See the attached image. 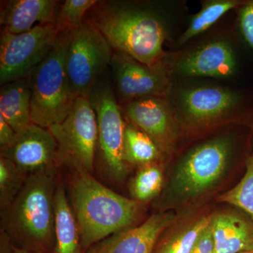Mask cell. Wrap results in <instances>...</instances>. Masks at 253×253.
Masks as SVG:
<instances>
[{
	"instance_id": "cell-1",
	"label": "cell",
	"mask_w": 253,
	"mask_h": 253,
	"mask_svg": "<svg viewBox=\"0 0 253 253\" xmlns=\"http://www.w3.org/2000/svg\"><path fill=\"white\" fill-rule=\"evenodd\" d=\"M86 18L115 52L128 55L151 67L164 65L168 31L162 16L138 3L98 1Z\"/></svg>"
},
{
	"instance_id": "cell-2",
	"label": "cell",
	"mask_w": 253,
	"mask_h": 253,
	"mask_svg": "<svg viewBox=\"0 0 253 253\" xmlns=\"http://www.w3.org/2000/svg\"><path fill=\"white\" fill-rule=\"evenodd\" d=\"M68 191L83 253L101 240L134 226L142 213L143 204L114 192L85 171L72 169Z\"/></svg>"
},
{
	"instance_id": "cell-3",
	"label": "cell",
	"mask_w": 253,
	"mask_h": 253,
	"mask_svg": "<svg viewBox=\"0 0 253 253\" xmlns=\"http://www.w3.org/2000/svg\"><path fill=\"white\" fill-rule=\"evenodd\" d=\"M55 173L28 176L12 204L1 211V230L16 247L53 253L55 244Z\"/></svg>"
},
{
	"instance_id": "cell-4",
	"label": "cell",
	"mask_w": 253,
	"mask_h": 253,
	"mask_svg": "<svg viewBox=\"0 0 253 253\" xmlns=\"http://www.w3.org/2000/svg\"><path fill=\"white\" fill-rule=\"evenodd\" d=\"M168 99L181 131L245 121L252 106L241 91L212 84L178 85L173 81Z\"/></svg>"
},
{
	"instance_id": "cell-5",
	"label": "cell",
	"mask_w": 253,
	"mask_h": 253,
	"mask_svg": "<svg viewBox=\"0 0 253 253\" xmlns=\"http://www.w3.org/2000/svg\"><path fill=\"white\" fill-rule=\"evenodd\" d=\"M236 148L237 141L231 132L221 133L191 146L176 165L169 191L186 200L212 189L227 171Z\"/></svg>"
},
{
	"instance_id": "cell-6",
	"label": "cell",
	"mask_w": 253,
	"mask_h": 253,
	"mask_svg": "<svg viewBox=\"0 0 253 253\" xmlns=\"http://www.w3.org/2000/svg\"><path fill=\"white\" fill-rule=\"evenodd\" d=\"M70 33H60L54 48L29 76L32 121L42 127L49 128L64 121L76 99L66 68Z\"/></svg>"
},
{
	"instance_id": "cell-7",
	"label": "cell",
	"mask_w": 253,
	"mask_h": 253,
	"mask_svg": "<svg viewBox=\"0 0 253 253\" xmlns=\"http://www.w3.org/2000/svg\"><path fill=\"white\" fill-rule=\"evenodd\" d=\"M114 51L109 43L86 18L70 33L66 55V73L76 98H89L98 81L111 66Z\"/></svg>"
},
{
	"instance_id": "cell-8",
	"label": "cell",
	"mask_w": 253,
	"mask_h": 253,
	"mask_svg": "<svg viewBox=\"0 0 253 253\" xmlns=\"http://www.w3.org/2000/svg\"><path fill=\"white\" fill-rule=\"evenodd\" d=\"M48 129L57 143L60 166L91 174L97 153L98 126L89 98H76L66 119Z\"/></svg>"
},
{
	"instance_id": "cell-9",
	"label": "cell",
	"mask_w": 253,
	"mask_h": 253,
	"mask_svg": "<svg viewBox=\"0 0 253 253\" xmlns=\"http://www.w3.org/2000/svg\"><path fill=\"white\" fill-rule=\"evenodd\" d=\"M102 77L89 96L97 119V152L106 175L113 181H122L129 168L123 157L126 120L112 86Z\"/></svg>"
},
{
	"instance_id": "cell-10",
	"label": "cell",
	"mask_w": 253,
	"mask_h": 253,
	"mask_svg": "<svg viewBox=\"0 0 253 253\" xmlns=\"http://www.w3.org/2000/svg\"><path fill=\"white\" fill-rule=\"evenodd\" d=\"M60 34L55 24L37 25L21 34L1 32L0 84L29 77L49 55Z\"/></svg>"
},
{
	"instance_id": "cell-11",
	"label": "cell",
	"mask_w": 253,
	"mask_h": 253,
	"mask_svg": "<svg viewBox=\"0 0 253 253\" xmlns=\"http://www.w3.org/2000/svg\"><path fill=\"white\" fill-rule=\"evenodd\" d=\"M169 76L174 78H211L227 79L237 71V57L228 40L214 38L165 61Z\"/></svg>"
},
{
	"instance_id": "cell-12",
	"label": "cell",
	"mask_w": 253,
	"mask_h": 253,
	"mask_svg": "<svg viewBox=\"0 0 253 253\" xmlns=\"http://www.w3.org/2000/svg\"><path fill=\"white\" fill-rule=\"evenodd\" d=\"M111 66L120 105L145 98H168L170 93L173 81L165 63L151 67L114 51Z\"/></svg>"
},
{
	"instance_id": "cell-13",
	"label": "cell",
	"mask_w": 253,
	"mask_h": 253,
	"mask_svg": "<svg viewBox=\"0 0 253 253\" xmlns=\"http://www.w3.org/2000/svg\"><path fill=\"white\" fill-rule=\"evenodd\" d=\"M0 156L14 163L23 175L56 172L59 167L57 143L48 128L32 123L16 132L9 145L0 149Z\"/></svg>"
},
{
	"instance_id": "cell-14",
	"label": "cell",
	"mask_w": 253,
	"mask_h": 253,
	"mask_svg": "<svg viewBox=\"0 0 253 253\" xmlns=\"http://www.w3.org/2000/svg\"><path fill=\"white\" fill-rule=\"evenodd\" d=\"M126 121L148 134L163 157L174 151L181 129L168 98L150 97L120 105Z\"/></svg>"
},
{
	"instance_id": "cell-15",
	"label": "cell",
	"mask_w": 253,
	"mask_h": 253,
	"mask_svg": "<svg viewBox=\"0 0 253 253\" xmlns=\"http://www.w3.org/2000/svg\"><path fill=\"white\" fill-rule=\"evenodd\" d=\"M175 219L172 212L152 214L144 222L118 231L91 246L85 253H153L161 234Z\"/></svg>"
},
{
	"instance_id": "cell-16",
	"label": "cell",
	"mask_w": 253,
	"mask_h": 253,
	"mask_svg": "<svg viewBox=\"0 0 253 253\" xmlns=\"http://www.w3.org/2000/svg\"><path fill=\"white\" fill-rule=\"evenodd\" d=\"M54 0H10L1 4L0 23L11 34L31 31L35 24H55L60 7Z\"/></svg>"
},
{
	"instance_id": "cell-17",
	"label": "cell",
	"mask_w": 253,
	"mask_h": 253,
	"mask_svg": "<svg viewBox=\"0 0 253 253\" xmlns=\"http://www.w3.org/2000/svg\"><path fill=\"white\" fill-rule=\"evenodd\" d=\"M214 253H241L253 250V221L239 214L221 212L211 217Z\"/></svg>"
},
{
	"instance_id": "cell-18",
	"label": "cell",
	"mask_w": 253,
	"mask_h": 253,
	"mask_svg": "<svg viewBox=\"0 0 253 253\" xmlns=\"http://www.w3.org/2000/svg\"><path fill=\"white\" fill-rule=\"evenodd\" d=\"M0 115L16 132L33 123L29 77L11 82L1 86Z\"/></svg>"
},
{
	"instance_id": "cell-19",
	"label": "cell",
	"mask_w": 253,
	"mask_h": 253,
	"mask_svg": "<svg viewBox=\"0 0 253 253\" xmlns=\"http://www.w3.org/2000/svg\"><path fill=\"white\" fill-rule=\"evenodd\" d=\"M55 244L53 253H83L77 221L62 181H57L54 196Z\"/></svg>"
},
{
	"instance_id": "cell-20",
	"label": "cell",
	"mask_w": 253,
	"mask_h": 253,
	"mask_svg": "<svg viewBox=\"0 0 253 253\" xmlns=\"http://www.w3.org/2000/svg\"><path fill=\"white\" fill-rule=\"evenodd\" d=\"M248 0H207L201 2V9L193 15L185 31L176 41V46L180 47L202 34L219 21L226 13L238 9L247 2Z\"/></svg>"
},
{
	"instance_id": "cell-21",
	"label": "cell",
	"mask_w": 253,
	"mask_h": 253,
	"mask_svg": "<svg viewBox=\"0 0 253 253\" xmlns=\"http://www.w3.org/2000/svg\"><path fill=\"white\" fill-rule=\"evenodd\" d=\"M123 157L128 166H135L138 168L160 163L164 158L155 141L144 131L126 120Z\"/></svg>"
},
{
	"instance_id": "cell-22",
	"label": "cell",
	"mask_w": 253,
	"mask_h": 253,
	"mask_svg": "<svg viewBox=\"0 0 253 253\" xmlns=\"http://www.w3.org/2000/svg\"><path fill=\"white\" fill-rule=\"evenodd\" d=\"M211 217L196 218L178 226L158 241L153 253H191L196 240L211 223Z\"/></svg>"
},
{
	"instance_id": "cell-23",
	"label": "cell",
	"mask_w": 253,
	"mask_h": 253,
	"mask_svg": "<svg viewBox=\"0 0 253 253\" xmlns=\"http://www.w3.org/2000/svg\"><path fill=\"white\" fill-rule=\"evenodd\" d=\"M163 179L161 163L139 167L129 183L131 199L144 204L154 199L162 189Z\"/></svg>"
},
{
	"instance_id": "cell-24",
	"label": "cell",
	"mask_w": 253,
	"mask_h": 253,
	"mask_svg": "<svg viewBox=\"0 0 253 253\" xmlns=\"http://www.w3.org/2000/svg\"><path fill=\"white\" fill-rule=\"evenodd\" d=\"M246 168L241 181L218 200L239 208L247 213L253 221V144L252 151L246 160Z\"/></svg>"
},
{
	"instance_id": "cell-25",
	"label": "cell",
	"mask_w": 253,
	"mask_h": 253,
	"mask_svg": "<svg viewBox=\"0 0 253 253\" xmlns=\"http://www.w3.org/2000/svg\"><path fill=\"white\" fill-rule=\"evenodd\" d=\"M26 176L7 158L0 156V209L12 204L26 182Z\"/></svg>"
},
{
	"instance_id": "cell-26",
	"label": "cell",
	"mask_w": 253,
	"mask_h": 253,
	"mask_svg": "<svg viewBox=\"0 0 253 253\" xmlns=\"http://www.w3.org/2000/svg\"><path fill=\"white\" fill-rule=\"evenodd\" d=\"M96 0H66L60 4L56 20L60 33L72 32L84 22L89 10L96 4Z\"/></svg>"
},
{
	"instance_id": "cell-27",
	"label": "cell",
	"mask_w": 253,
	"mask_h": 253,
	"mask_svg": "<svg viewBox=\"0 0 253 253\" xmlns=\"http://www.w3.org/2000/svg\"><path fill=\"white\" fill-rule=\"evenodd\" d=\"M237 10L240 31L245 41L253 49V0H248Z\"/></svg>"
},
{
	"instance_id": "cell-28",
	"label": "cell",
	"mask_w": 253,
	"mask_h": 253,
	"mask_svg": "<svg viewBox=\"0 0 253 253\" xmlns=\"http://www.w3.org/2000/svg\"><path fill=\"white\" fill-rule=\"evenodd\" d=\"M16 131L0 115V149L9 145L14 139Z\"/></svg>"
},
{
	"instance_id": "cell-29",
	"label": "cell",
	"mask_w": 253,
	"mask_h": 253,
	"mask_svg": "<svg viewBox=\"0 0 253 253\" xmlns=\"http://www.w3.org/2000/svg\"><path fill=\"white\" fill-rule=\"evenodd\" d=\"M245 123H249L250 126L253 129V105L249 110V112L248 113V116L246 118Z\"/></svg>"
},
{
	"instance_id": "cell-30",
	"label": "cell",
	"mask_w": 253,
	"mask_h": 253,
	"mask_svg": "<svg viewBox=\"0 0 253 253\" xmlns=\"http://www.w3.org/2000/svg\"><path fill=\"white\" fill-rule=\"evenodd\" d=\"M11 253H40L35 252V251H29V250L20 249V248L16 247L14 246V247L13 248L12 251H11Z\"/></svg>"
},
{
	"instance_id": "cell-31",
	"label": "cell",
	"mask_w": 253,
	"mask_h": 253,
	"mask_svg": "<svg viewBox=\"0 0 253 253\" xmlns=\"http://www.w3.org/2000/svg\"><path fill=\"white\" fill-rule=\"evenodd\" d=\"M241 253H253V250H251V251H245V252Z\"/></svg>"
}]
</instances>
